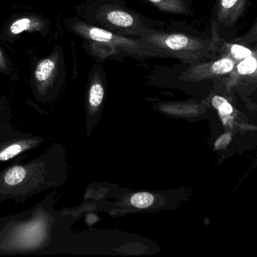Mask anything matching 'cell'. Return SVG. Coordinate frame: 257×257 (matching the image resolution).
I'll use <instances>...</instances> for the list:
<instances>
[{
    "mask_svg": "<svg viewBox=\"0 0 257 257\" xmlns=\"http://www.w3.org/2000/svg\"><path fill=\"white\" fill-rule=\"evenodd\" d=\"M76 10L80 19L91 25L137 31L141 36L146 30L132 13L115 6L100 4L99 1L79 6Z\"/></svg>",
    "mask_w": 257,
    "mask_h": 257,
    "instance_id": "3957f363",
    "label": "cell"
},
{
    "mask_svg": "<svg viewBox=\"0 0 257 257\" xmlns=\"http://www.w3.org/2000/svg\"><path fill=\"white\" fill-rule=\"evenodd\" d=\"M246 0H219L216 19L225 26H231L239 19L246 6Z\"/></svg>",
    "mask_w": 257,
    "mask_h": 257,
    "instance_id": "52a82bcc",
    "label": "cell"
},
{
    "mask_svg": "<svg viewBox=\"0 0 257 257\" xmlns=\"http://www.w3.org/2000/svg\"><path fill=\"white\" fill-rule=\"evenodd\" d=\"M141 41L159 56L177 58L191 66L199 64L203 58H211L215 49L210 40L182 34H168L145 30Z\"/></svg>",
    "mask_w": 257,
    "mask_h": 257,
    "instance_id": "6da1fadb",
    "label": "cell"
},
{
    "mask_svg": "<svg viewBox=\"0 0 257 257\" xmlns=\"http://www.w3.org/2000/svg\"><path fill=\"white\" fill-rule=\"evenodd\" d=\"M237 62L228 56H222L219 60L205 64L191 66L181 78L189 80H199L231 73Z\"/></svg>",
    "mask_w": 257,
    "mask_h": 257,
    "instance_id": "8992f818",
    "label": "cell"
},
{
    "mask_svg": "<svg viewBox=\"0 0 257 257\" xmlns=\"http://www.w3.org/2000/svg\"><path fill=\"white\" fill-rule=\"evenodd\" d=\"M161 11L174 14H186L183 0H148Z\"/></svg>",
    "mask_w": 257,
    "mask_h": 257,
    "instance_id": "30bf717a",
    "label": "cell"
},
{
    "mask_svg": "<svg viewBox=\"0 0 257 257\" xmlns=\"http://www.w3.org/2000/svg\"><path fill=\"white\" fill-rule=\"evenodd\" d=\"M231 140V135L230 133L224 134L215 143V148L216 150L224 149L229 144Z\"/></svg>",
    "mask_w": 257,
    "mask_h": 257,
    "instance_id": "2e32d148",
    "label": "cell"
},
{
    "mask_svg": "<svg viewBox=\"0 0 257 257\" xmlns=\"http://www.w3.org/2000/svg\"><path fill=\"white\" fill-rule=\"evenodd\" d=\"M52 29V22L47 18L35 13H24L6 22L0 32V40L13 44L23 33H39L46 37Z\"/></svg>",
    "mask_w": 257,
    "mask_h": 257,
    "instance_id": "5b68a950",
    "label": "cell"
},
{
    "mask_svg": "<svg viewBox=\"0 0 257 257\" xmlns=\"http://www.w3.org/2000/svg\"><path fill=\"white\" fill-rule=\"evenodd\" d=\"M23 150V147L20 144H13L10 146L0 153V160L7 161L11 159L14 156H17Z\"/></svg>",
    "mask_w": 257,
    "mask_h": 257,
    "instance_id": "9a60e30c",
    "label": "cell"
},
{
    "mask_svg": "<svg viewBox=\"0 0 257 257\" xmlns=\"http://www.w3.org/2000/svg\"><path fill=\"white\" fill-rule=\"evenodd\" d=\"M26 176L25 168L20 166L14 167L7 171L4 180L10 186H16L23 181Z\"/></svg>",
    "mask_w": 257,
    "mask_h": 257,
    "instance_id": "7c38bea8",
    "label": "cell"
},
{
    "mask_svg": "<svg viewBox=\"0 0 257 257\" xmlns=\"http://www.w3.org/2000/svg\"><path fill=\"white\" fill-rule=\"evenodd\" d=\"M219 49H221V53L223 56L230 57L237 63L255 54L248 48L237 44L224 43Z\"/></svg>",
    "mask_w": 257,
    "mask_h": 257,
    "instance_id": "9c48e42d",
    "label": "cell"
},
{
    "mask_svg": "<svg viewBox=\"0 0 257 257\" xmlns=\"http://www.w3.org/2000/svg\"><path fill=\"white\" fill-rule=\"evenodd\" d=\"M154 202V196L149 192L135 194L131 198L132 205L138 208L144 209L150 207Z\"/></svg>",
    "mask_w": 257,
    "mask_h": 257,
    "instance_id": "4fadbf2b",
    "label": "cell"
},
{
    "mask_svg": "<svg viewBox=\"0 0 257 257\" xmlns=\"http://www.w3.org/2000/svg\"><path fill=\"white\" fill-rule=\"evenodd\" d=\"M64 25L67 31L87 41L102 45L114 52H124L127 55L141 57L159 56L141 40L127 38L110 32L100 27L84 22L79 18L66 19Z\"/></svg>",
    "mask_w": 257,
    "mask_h": 257,
    "instance_id": "7a4b0ae2",
    "label": "cell"
},
{
    "mask_svg": "<svg viewBox=\"0 0 257 257\" xmlns=\"http://www.w3.org/2000/svg\"><path fill=\"white\" fill-rule=\"evenodd\" d=\"M0 73L5 75H11L14 73L13 63L5 52L0 47Z\"/></svg>",
    "mask_w": 257,
    "mask_h": 257,
    "instance_id": "5bb4252c",
    "label": "cell"
},
{
    "mask_svg": "<svg viewBox=\"0 0 257 257\" xmlns=\"http://www.w3.org/2000/svg\"><path fill=\"white\" fill-rule=\"evenodd\" d=\"M212 104L215 109H217L224 124H226V118H229V115H231L233 112V108L231 105L228 103L226 99L219 95H215L213 97Z\"/></svg>",
    "mask_w": 257,
    "mask_h": 257,
    "instance_id": "8fae6325",
    "label": "cell"
},
{
    "mask_svg": "<svg viewBox=\"0 0 257 257\" xmlns=\"http://www.w3.org/2000/svg\"><path fill=\"white\" fill-rule=\"evenodd\" d=\"M100 66H95L92 70V80L88 93V101L92 107H97L101 104L104 97V88L100 79Z\"/></svg>",
    "mask_w": 257,
    "mask_h": 257,
    "instance_id": "ba28073f",
    "label": "cell"
},
{
    "mask_svg": "<svg viewBox=\"0 0 257 257\" xmlns=\"http://www.w3.org/2000/svg\"><path fill=\"white\" fill-rule=\"evenodd\" d=\"M65 76V59L60 45H56L48 56L34 61L31 79L39 91H47L52 85L61 83Z\"/></svg>",
    "mask_w": 257,
    "mask_h": 257,
    "instance_id": "277c9868",
    "label": "cell"
}]
</instances>
